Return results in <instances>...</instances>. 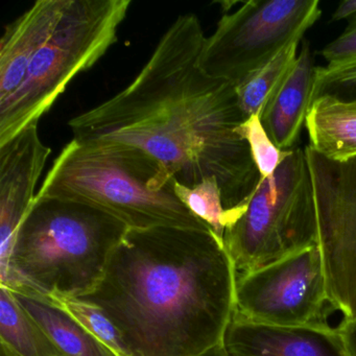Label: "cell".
<instances>
[{
	"label": "cell",
	"instance_id": "obj_1",
	"mask_svg": "<svg viewBox=\"0 0 356 356\" xmlns=\"http://www.w3.org/2000/svg\"><path fill=\"white\" fill-rule=\"evenodd\" d=\"M205 40L195 14L179 16L136 78L68 127L80 143L145 152L188 188L216 178L229 210L252 197L261 177L237 133L247 118L235 86L200 67Z\"/></svg>",
	"mask_w": 356,
	"mask_h": 356
},
{
	"label": "cell",
	"instance_id": "obj_2",
	"mask_svg": "<svg viewBox=\"0 0 356 356\" xmlns=\"http://www.w3.org/2000/svg\"><path fill=\"white\" fill-rule=\"evenodd\" d=\"M236 268L211 230L129 229L95 289L131 356H197L224 343Z\"/></svg>",
	"mask_w": 356,
	"mask_h": 356
},
{
	"label": "cell",
	"instance_id": "obj_3",
	"mask_svg": "<svg viewBox=\"0 0 356 356\" xmlns=\"http://www.w3.org/2000/svg\"><path fill=\"white\" fill-rule=\"evenodd\" d=\"M129 227L81 202L35 197L0 285L22 295L82 298L99 284Z\"/></svg>",
	"mask_w": 356,
	"mask_h": 356
},
{
	"label": "cell",
	"instance_id": "obj_4",
	"mask_svg": "<svg viewBox=\"0 0 356 356\" xmlns=\"http://www.w3.org/2000/svg\"><path fill=\"white\" fill-rule=\"evenodd\" d=\"M47 197L95 206L130 229L211 230L179 199L175 181L160 163L137 147L72 139L37 191L36 197Z\"/></svg>",
	"mask_w": 356,
	"mask_h": 356
},
{
	"label": "cell",
	"instance_id": "obj_5",
	"mask_svg": "<svg viewBox=\"0 0 356 356\" xmlns=\"http://www.w3.org/2000/svg\"><path fill=\"white\" fill-rule=\"evenodd\" d=\"M130 0H67L57 26L35 54L24 83L0 104V145L38 124L76 76L118 42Z\"/></svg>",
	"mask_w": 356,
	"mask_h": 356
},
{
	"label": "cell",
	"instance_id": "obj_6",
	"mask_svg": "<svg viewBox=\"0 0 356 356\" xmlns=\"http://www.w3.org/2000/svg\"><path fill=\"white\" fill-rule=\"evenodd\" d=\"M237 273L318 245L314 187L305 147H293L276 172L260 179L245 212L222 239Z\"/></svg>",
	"mask_w": 356,
	"mask_h": 356
},
{
	"label": "cell",
	"instance_id": "obj_7",
	"mask_svg": "<svg viewBox=\"0 0 356 356\" xmlns=\"http://www.w3.org/2000/svg\"><path fill=\"white\" fill-rule=\"evenodd\" d=\"M318 0H249L222 16L206 37L199 65L208 76L237 86L287 43L303 38L322 15Z\"/></svg>",
	"mask_w": 356,
	"mask_h": 356
},
{
	"label": "cell",
	"instance_id": "obj_8",
	"mask_svg": "<svg viewBox=\"0 0 356 356\" xmlns=\"http://www.w3.org/2000/svg\"><path fill=\"white\" fill-rule=\"evenodd\" d=\"M329 301L318 245L247 273H238L234 316L277 327L328 325Z\"/></svg>",
	"mask_w": 356,
	"mask_h": 356
},
{
	"label": "cell",
	"instance_id": "obj_9",
	"mask_svg": "<svg viewBox=\"0 0 356 356\" xmlns=\"http://www.w3.org/2000/svg\"><path fill=\"white\" fill-rule=\"evenodd\" d=\"M305 153L329 301L343 318H356V156L334 161L309 145Z\"/></svg>",
	"mask_w": 356,
	"mask_h": 356
},
{
	"label": "cell",
	"instance_id": "obj_10",
	"mask_svg": "<svg viewBox=\"0 0 356 356\" xmlns=\"http://www.w3.org/2000/svg\"><path fill=\"white\" fill-rule=\"evenodd\" d=\"M51 154L39 136L38 124L0 145V275L9 268L18 229L36 197Z\"/></svg>",
	"mask_w": 356,
	"mask_h": 356
},
{
	"label": "cell",
	"instance_id": "obj_11",
	"mask_svg": "<svg viewBox=\"0 0 356 356\" xmlns=\"http://www.w3.org/2000/svg\"><path fill=\"white\" fill-rule=\"evenodd\" d=\"M224 345L230 356H350L337 328L330 325L277 327L234 316Z\"/></svg>",
	"mask_w": 356,
	"mask_h": 356
},
{
	"label": "cell",
	"instance_id": "obj_12",
	"mask_svg": "<svg viewBox=\"0 0 356 356\" xmlns=\"http://www.w3.org/2000/svg\"><path fill=\"white\" fill-rule=\"evenodd\" d=\"M67 0H38L5 28L0 40V104L19 89L35 54L51 36Z\"/></svg>",
	"mask_w": 356,
	"mask_h": 356
},
{
	"label": "cell",
	"instance_id": "obj_13",
	"mask_svg": "<svg viewBox=\"0 0 356 356\" xmlns=\"http://www.w3.org/2000/svg\"><path fill=\"white\" fill-rule=\"evenodd\" d=\"M316 68L309 43H303L293 72L259 115L264 130L282 151L296 147L302 128L305 126Z\"/></svg>",
	"mask_w": 356,
	"mask_h": 356
},
{
	"label": "cell",
	"instance_id": "obj_14",
	"mask_svg": "<svg viewBox=\"0 0 356 356\" xmlns=\"http://www.w3.org/2000/svg\"><path fill=\"white\" fill-rule=\"evenodd\" d=\"M309 147L343 161L356 156V99L325 95L312 102L305 122Z\"/></svg>",
	"mask_w": 356,
	"mask_h": 356
},
{
	"label": "cell",
	"instance_id": "obj_15",
	"mask_svg": "<svg viewBox=\"0 0 356 356\" xmlns=\"http://www.w3.org/2000/svg\"><path fill=\"white\" fill-rule=\"evenodd\" d=\"M14 295L62 356H115L49 298L18 293Z\"/></svg>",
	"mask_w": 356,
	"mask_h": 356
},
{
	"label": "cell",
	"instance_id": "obj_16",
	"mask_svg": "<svg viewBox=\"0 0 356 356\" xmlns=\"http://www.w3.org/2000/svg\"><path fill=\"white\" fill-rule=\"evenodd\" d=\"M0 341L20 356H62L11 289L0 285Z\"/></svg>",
	"mask_w": 356,
	"mask_h": 356
},
{
	"label": "cell",
	"instance_id": "obj_17",
	"mask_svg": "<svg viewBox=\"0 0 356 356\" xmlns=\"http://www.w3.org/2000/svg\"><path fill=\"white\" fill-rule=\"evenodd\" d=\"M303 38L287 43L264 67L235 86L239 106L245 118L261 114L295 67L299 44Z\"/></svg>",
	"mask_w": 356,
	"mask_h": 356
},
{
	"label": "cell",
	"instance_id": "obj_18",
	"mask_svg": "<svg viewBox=\"0 0 356 356\" xmlns=\"http://www.w3.org/2000/svg\"><path fill=\"white\" fill-rule=\"evenodd\" d=\"M175 191L185 206L207 224L222 241L227 227L234 222L247 208V204H243L233 209H225L222 191L216 178L206 179L193 188L183 186L175 181Z\"/></svg>",
	"mask_w": 356,
	"mask_h": 356
},
{
	"label": "cell",
	"instance_id": "obj_19",
	"mask_svg": "<svg viewBox=\"0 0 356 356\" xmlns=\"http://www.w3.org/2000/svg\"><path fill=\"white\" fill-rule=\"evenodd\" d=\"M51 301L63 308L114 355L131 356L120 331L103 310L80 298L57 297Z\"/></svg>",
	"mask_w": 356,
	"mask_h": 356
},
{
	"label": "cell",
	"instance_id": "obj_20",
	"mask_svg": "<svg viewBox=\"0 0 356 356\" xmlns=\"http://www.w3.org/2000/svg\"><path fill=\"white\" fill-rule=\"evenodd\" d=\"M237 133L247 141L254 163L261 178L272 176L291 153L282 151L273 143L262 126L259 114H254L237 128Z\"/></svg>",
	"mask_w": 356,
	"mask_h": 356
},
{
	"label": "cell",
	"instance_id": "obj_21",
	"mask_svg": "<svg viewBox=\"0 0 356 356\" xmlns=\"http://www.w3.org/2000/svg\"><path fill=\"white\" fill-rule=\"evenodd\" d=\"M325 95L356 99V59L316 68L312 103Z\"/></svg>",
	"mask_w": 356,
	"mask_h": 356
},
{
	"label": "cell",
	"instance_id": "obj_22",
	"mask_svg": "<svg viewBox=\"0 0 356 356\" xmlns=\"http://www.w3.org/2000/svg\"><path fill=\"white\" fill-rule=\"evenodd\" d=\"M320 54L327 64L356 59V15L348 20V26L343 32L328 43Z\"/></svg>",
	"mask_w": 356,
	"mask_h": 356
},
{
	"label": "cell",
	"instance_id": "obj_23",
	"mask_svg": "<svg viewBox=\"0 0 356 356\" xmlns=\"http://www.w3.org/2000/svg\"><path fill=\"white\" fill-rule=\"evenodd\" d=\"M350 356H356V318H345L337 327Z\"/></svg>",
	"mask_w": 356,
	"mask_h": 356
},
{
	"label": "cell",
	"instance_id": "obj_24",
	"mask_svg": "<svg viewBox=\"0 0 356 356\" xmlns=\"http://www.w3.org/2000/svg\"><path fill=\"white\" fill-rule=\"evenodd\" d=\"M356 15V0H343L337 6V10L332 14L331 22H337L341 20L351 19Z\"/></svg>",
	"mask_w": 356,
	"mask_h": 356
},
{
	"label": "cell",
	"instance_id": "obj_25",
	"mask_svg": "<svg viewBox=\"0 0 356 356\" xmlns=\"http://www.w3.org/2000/svg\"><path fill=\"white\" fill-rule=\"evenodd\" d=\"M197 356H230L229 355L228 351H227L226 347H225L224 343L220 345L216 346V347L211 348L208 351L204 352V353L200 354Z\"/></svg>",
	"mask_w": 356,
	"mask_h": 356
},
{
	"label": "cell",
	"instance_id": "obj_26",
	"mask_svg": "<svg viewBox=\"0 0 356 356\" xmlns=\"http://www.w3.org/2000/svg\"><path fill=\"white\" fill-rule=\"evenodd\" d=\"M0 356H20L17 352L14 351L7 343L0 341Z\"/></svg>",
	"mask_w": 356,
	"mask_h": 356
}]
</instances>
